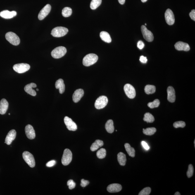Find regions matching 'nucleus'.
Masks as SVG:
<instances>
[{
    "mask_svg": "<svg viewBox=\"0 0 195 195\" xmlns=\"http://www.w3.org/2000/svg\"><path fill=\"white\" fill-rule=\"evenodd\" d=\"M98 56L94 53H89L84 57L82 63L84 66L89 67L94 64L98 60Z\"/></svg>",
    "mask_w": 195,
    "mask_h": 195,
    "instance_id": "f257e3e1",
    "label": "nucleus"
},
{
    "mask_svg": "<svg viewBox=\"0 0 195 195\" xmlns=\"http://www.w3.org/2000/svg\"><path fill=\"white\" fill-rule=\"evenodd\" d=\"M68 29L66 27H55L51 31V34L53 37H60L64 36L68 33Z\"/></svg>",
    "mask_w": 195,
    "mask_h": 195,
    "instance_id": "f03ea898",
    "label": "nucleus"
},
{
    "mask_svg": "<svg viewBox=\"0 0 195 195\" xmlns=\"http://www.w3.org/2000/svg\"><path fill=\"white\" fill-rule=\"evenodd\" d=\"M67 53L66 48L59 46L53 49L51 53L52 56L55 59H59L64 56Z\"/></svg>",
    "mask_w": 195,
    "mask_h": 195,
    "instance_id": "7ed1b4c3",
    "label": "nucleus"
},
{
    "mask_svg": "<svg viewBox=\"0 0 195 195\" xmlns=\"http://www.w3.org/2000/svg\"><path fill=\"white\" fill-rule=\"evenodd\" d=\"M6 39L10 44L14 46L18 45L20 43V39L18 36L12 32L7 33L5 36Z\"/></svg>",
    "mask_w": 195,
    "mask_h": 195,
    "instance_id": "20e7f679",
    "label": "nucleus"
},
{
    "mask_svg": "<svg viewBox=\"0 0 195 195\" xmlns=\"http://www.w3.org/2000/svg\"><path fill=\"white\" fill-rule=\"evenodd\" d=\"M24 160L31 168L35 166V161L33 155L28 151H25L22 153Z\"/></svg>",
    "mask_w": 195,
    "mask_h": 195,
    "instance_id": "39448f33",
    "label": "nucleus"
},
{
    "mask_svg": "<svg viewBox=\"0 0 195 195\" xmlns=\"http://www.w3.org/2000/svg\"><path fill=\"white\" fill-rule=\"evenodd\" d=\"M72 154L71 151L69 149H65L64 151L62 159V164L67 165L70 164L72 161Z\"/></svg>",
    "mask_w": 195,
    "mask_h": 195,
    "instance_id": "423d86ee",
    "label": "nucleus"
},
{
    "mask_svg": "<svg viewBox=\"0 0 195 195\" xmlns=\"http://www.w3.org/2000/svg\"><path fill=\"white\" fill-rule=\"evenodd\" d=\"M30 66L27 63H19L13 65V68L15 72L19 73H22L28 71Z\"/></svg>",
    "mask_w": 195,
    "mask_h": 195,
    "instance_id": "0eeeda50",
    "label": "nucleus"
},
{
    "mask_svg": "<svg viewBox=\"0 0 195 195\" xmlns=\"http://www.w3.org/2000/svg\"><path fill=\"white\" fill-rule=\"evenodd\" d=\"M108 102V99L106 96H101L96 100L95 103V107L97 109H101L106 106Z\"/></svg>",
    "mask_w": 195,
    "mask_h": 195,
    "instance_id": "6e6552de",
    "label": "nucleus"
},
{
    "mask_svg": "<svg viewBox=\"0 0 195 195\" xmlns=\"http://www.w3.org/2000/svg\"><path fill=\"white\" fill-rule=\"evenodd\" d=\"M124 90L128 97L130 99L135 98L136 92L135 89L130 84H126L124 86Z\"/></svg>",
    "mask_w": 195,
    "mask_h": 195,
    "instance_id": "1a4fd4ad",
    "label": "nucleus"
},
{
    "mask_svg": "<svg viewBox=\"0 0 195 195\" xmlns=\"http://www.w3.org/2000/svg\"><path fill=\"white\" fill-rule=\"evenodd\" d=\"M141 32L144 39L149 42H151L153 40V34L151 31L148 30L145 25L141 27Z\"/></svg>",
    "mask_w": 195,
    "mask_h": 195,
    "instance_id": "9d476101",
    "label": "nucleus"
},
{
    "mask_svg": "<svg viewBox=\"0 0 195 195\" xmlns=\"http://www.w3.org/2000/svg\"><path fill=\"white\" fill-rule=\"evenodd\" d=\"M165 18L167 23L168 25H171L175 23V17L171 10L170 9L167 10L165 13Z\"/></svg>",
    "mask_w": 195,
    "mask_h": 195,
    "instance_id": "9b49d317",
    "label": "nucleus"
},
{
    "mask_svg": "<svg viewBox=\"0 0 195 195\" xmlns=\"http://www.w3.org/2000/svg\"><path fill=\"white\" fill-rule=\"evenodd\" d=\"M51 6L49 4H47L41 10L38 15V18L39 20L44 19L49 15L51 10Z\"/></svg>",
    "mask_w": 195,
    "mask_h": 195,
    "instance_id": "f8f14e48",
    "label": "nucleus"
},
{
    "mask_svg": "<svg viewBox=\"0 0 195 195\" xmlns=\"http://www.w3.org/2000/svg\"><path fill=\"white\" fill-rule=\"evenodd\" d=\"M64 122L67 129L69 130L75 131L77 129V125L72 119L69 117L65 116L64 118Z\"/></svg>",
    "mask_w": 195,
    "mask_h": 195,
    "instance_id": "ddd939ff",
    "label": "nucleus"
},
{
    "mask_svg": "<svg viewBox=\"0 0 195 195\" xmlns=\"http://www.w3.org/2000/svg\"><path fill=\"white\" fill-rule=\"evenodd\" d=\"M26 135L29 139H33L36 137V133L33 127L30 125H27L25 128Z\"/></svg>",
    "mask_w": 195,
    "mask_h": 195,
    "instance_id": "4468645a",
    "label": "nucleus"
},
{
    "mask_svg": "<svg viewBox=\"0 0 195 195\" xmlns=\"http://www.w3.org/2000/svg\"><path fill=\"white\" fill-rule=\"evenodd\" d=\"M175 47L176 50L179 51H188L190 50V47L188 44L181 41H179L176 43L175 45Z\"/></svg>",
    "mask_w": 195,
    "mask_h": 195,
    "instance_id": "2eb2a0df",
    "label": "nucleus"
},
{
    "mask_svg": "<svg viewBox=\"0 0 195 195\" xmlns=\"http://www.w3.org/2000/svg\"><path fill=\"white\" fill-rule=\"evenodd\" d=\"M167 99L170 102H175L176 99L175 89L172 87H169L167 88Z\"/></svg>",
    "mask_w": 195,
    "mask_h": 195,
    "instance_id": "dca6fc26",
    "label": "nucleus"
},
{
    "mask_svg": "<svg viewBox=\"0 0 195 195\" xmlns=\"http://www.w3.org/2000/svg\"><path fill=\"white\" fill-rule=\"evenodd\" d=\"M16 136V131L14 129L10 130L7 135L5 143L7 145H11L12 142L15 139Z\"/></svg>",
    "mask_w": 195,
    "mask_h": 195,
    "instance_id": "f3484780",
    "label": "nucleus"
},
{
    "mask_svg": "<svg viewBox=\"0 0 195 195\" xmlns=\"http://www.w3.org/2000/svg\"><path fill=\"white\" fill-rule=\"evenodd\" d=\"M84 91L81 89L76 90L74 93L72 99L75 103H77L80 101L81 98L84 96Z\"/></svg>",
    "mask_w": 195,
    "mask_h": 195,
    "instance_id": "a211bd4d",
    "label": "nucleus"
},
{
    "mask_svg": "<svg viewBox=\"0 0 195 195\" xmlns=\"http://www.w3.org/2000/svg\"><path fill=\"white\" fill-rule=\"evenodd\" d=\"M36 87H37V85L36 84L34 83H31L25 86L24 90L27 94L32 96H35L37 94H36V91L33 88Z\"/></svg>",
    "mask_w": 195,
    "mask_h": 195,
    "instance_id": "6ab92c4d",
    "label": "nucleus"
},
{
    "mask_svg": "<svg viewBox=\"0 0 195 195\" xmlns=\"http://www.w3.org/2000/svg\"><path fill=\"white\" fill-rule=\"evenodd\" d=\"M122 186L118 184H113L110 185L107 187V190L110 193H117L122 190Z\"/></svg>",
    "mask_w": 195,
    "mask_h": 195,
    "instance_id": "aec40b11",
    "label": "nucleus"
},
{
    "mask_svg": "<svg viewBox=\"0 0 195 195\" xmlns=\"http://www.w3.org/2000/svg\"><path fill=\"white\" fill-rule=\"evenodd\" d=\"M17 15L16 11H9L8 10H4L0 13V16L5 19H10L13 18Z\"/></svg>",
    "mask_w": 195,
    "mask_h": 195,
    "instance_id": "412c9836",
    "label": "nucleus"
},
{
    "mask_svg": "<svg viewBox=\"0 0 195 195\" xmlns=\"http://www.w3.org/2000/svg\"><path fill=\"white\" fill-rule=\"evenodd\" d=\"M8 107V103L6 99H3L0 102V114L4 115L6 113Z\"/></svg>",
    "mask_w": 195,
    "mask_h": 195,
    "instance_id": "4be33fe9",
    "label": "nucleus"
},
{
    "mask_svg": "<svg viewBox=\"0 0 195 195\" xmlns=\"http://www.w3.org/2000/svg\"><path fill=\"white\" fill-rule=\"evenodd\" d=\"M55 86L56 89H59L60 94H62L64 93L65 90V85L63 79H59L57 80Z\"/></svg>",
    "mask_w": 195,
    "mask_h": 195,
    "instance_id": "5701e85b",
    "label": "nucleus"
},
{
    "mask_svg": "<svg viewBox=\"0 0 195 195\" xmlns=\"http://www.w3.org/2000/svg\"><path fill=\"white\" fill-rule=\"evenodd\" d=\"M103 141L101 140L97 139L91 145L90 150L91 151H96L100 147L103 145Z\"/></svg>",
    "mask_w": 195,
    "mask_h": 195,
    "instance_id": "b1692460",
    "label": "nucleus"
},
{
    "mask_svg": "<svg viewBox=\"0 0 195 195\" xmlns=\"http://www.w3.org/2000/svg\"><path fill=\"white\" fill-rule=\"evenodd\" d=\"M100 36L101 39L104 42L108 43L111 42V38L108 33L105 32V31H103L100 33Z\"/></svg>",
    "mask_w": 195,
    "mask_h": 195,
    "instance_id": "393cba45",
    "label": "nucleus"
},
{
    "mask_svg": "<svg viewBox=\"0 0 195 195\" xmlns=\"http://www.w3.org/2000/svg\"><path fill=\"white\" fill-rule=\"evenodd\" d=\"M105 128L109 133H113L114 131V127L113 120H109L108 121L105 125Z\"/></svg>",
    "mask_w": 195,
    "mask_h": 195,
    "instance_id": "a878e982",
    "label": "nucleus"
},
{
    "mask_svg": "<svg viewBox=\"0 0 195 195\" xmlns=\"http://www.w3.org/2000/svg\"><path fill=\"white\" fill-rule=\"evenodd\" d=\"M118 160L119 163L122 166H124L127 162L126 155L123 153L120 152L118 154Z\"/></svg>",
    "mask_w": 195,
    "mask_h": 195,
    "instance_id": "bb28decb",
    "label": "nucleus"
},
{
    "mask_svg": "<svg viewBox=\"0 0 195 195\" xmlns=\"http://www.w3.org/2000/svg\"><path fill=\"white\" fill-rule=\"evenodd\" d=\"M126 151L128 155L132 157H134L135 155V151L133 148L131 147L130 145L126 143L125 145Z\"/></svg>",
    "mask_w": 195,
    "mask_h": 195,
    "instance_id": "cd10ccee",
    "label": "nucleus"
},
{
    "mask_svg": "<svg viewBox=\"0 0 195 195\" xmlns=\"http://www.w3.org/2000/svg\"><path fill=\"white\" fill-rule=\"evenodd\" d=\"M144 90L145 92L147 94H153L156 91V87L154 85H148L145 86Z\"/></svg>",
    "mask_w": 195,
    "mask_h": 195,
    "instance_id": "c85d7f7f",
    "label": "nucleus"
},
{
    "mask_svg": "<svg viewBox=\"0 0 195 195\" xmlns=\"http://www.w3.org/2000/svg\"><path fill=\"white\" fill-rule=\"evenodd\" d=\"M143 133L146 135L152 136L156 132V129L155 128H148L146 129H143Z\"/></svg>",
    "mask_w": 195,
    "mask_h": 195,
    "instance_id": "c756f323",
    "label": "nucleus"
},
{
    "mask_svg": "<svg viewBox=\"0 0 195 195\" xmlns=\"http://www.w3.org/2000/svg\"><path fill=\"white\" fill-rule=\"evenodd\" d=\"M143 120L148 123H152L154 121V117L151 113H145Z\"/></svg>",
    "mask_w": 195,
    "mask_h": 195,
    "instance_id": "7c9ffc66",
    "label": "nucleus"
},
{
    "mask_svg": "<svg viewBox=\"0 0 195 195\" xmlns=\"http://www.w3.org/2000/svg\"><path fill=\"white\" fill-rule=\"evenodd\" d=\"M72 13L71 8L69 7H65L63 8L62 11V15L63 16L67 18L70 16L72 15Z\"/></svg>",
    "mask_w": 195,
    "mask_h": 195,
    "instance_id": "2f4dec72",
    "label": "nucleus"
},
{
    "mask_svg": "<svg viewBox=\"0 0 195 195\" xmlns=\"http://www.w3.org/2000/svg\"><path fill=\"white\" fill-rule=\"evenodd\" d=\"M102 1V0H92L90 5L91 9L93 10L96 9L101 4Z\"/></svg>",
    "mask_w": 195,
    "mask_h": 195,
    "instance_id": "473e14b6",
    "label": "nucleus"
},
{
    "mask_svg": "<svg viewBox=\"0 0 195 195\" xmlns=\"http://www.w3.org/2000/svg\"><path fill=\"white\" fill-rule=\"evenodd\" d=\"M106 151L104 148H102L97 151L96 153L97 157L100 159H102L106 157Z\"/></svg>",
    "mask_w": 195,
    "mask_h": 195,
    "instance_id": "72a5a7b5",
    "label": "nucleus"
},
{
    "mask_svg": "<svg viewBox=\"0 0 195 195\" xmlns=\"http://www.w3.org/2000/svg\"><path fill=\"white\" fill-rule=\"evenodd\" d=\"M160 101L158 99H155L153 102H150L148 105L150 108H158L160 105Z\"/></svg>",
    "mask_w": 195,
    "mask_h": 195,
    "instance_id": "f704fd0d",
    "label": "nucleus"
},
{
    "mask_svg": "<svg viewBox=\"0 0 195 195\" xmlns=\"http://www.w3.org/2000/svg\"><path fill=\"white\" fill-rule=\"evenodd\" d=\"M151 189L150 187H146L142 190L139 193V195H149L151 194Z\"/></svg>",
    "mask_w": 195,
    "mask_h": 195,
    "instance_id": "c9c22d12",
    "label": "nucleus"
},
{
    "mask_svg": "<svg viewBox=\"0 0 195 195\" xmlns=\"http://www.w3.org/2000/svg\"><path fill=\"white\" fill-rule=\"evenodd\" d=\"M186 124L185 122L183 121H178L174 122L173 126L175 128H183L185 127Z\"/></svg>",
    "mask_w": 195,
    "mask_h": 195,
    "instance_id": "e433bc0d",
    "label": "nucleus"
},
{
    "mask_svg": "<svg viewBox=\"0 0 195 195\" xmlns=\"http://www.w3.org/2000/svg\"><path fill=\"white\" fill-rule=\"evenodd\" d=\"M194 172V168L192 165H189L188 166V169L187 172V177L190 178L192 176Z\"/></svg>",
    "mask_w": 195,
    "mask_h": 195,
    "instance_id": "4c0bfd02",
    "label": "nucleus"
},
{
    "mask_svg": "<svg viewBox=\"0 0 195 195\" xmlns=\"http://www.w3.org/2000/svg\"><path fill=\"white\" fill-rule=\"evenodd\" d=\"M67 185L69 186V188L70 190L75 188L76 186V183L72 180H70L67 182Z\"/></svg>",
    "mask_w": 195,
    "mask_h": 195,
    "instance_id": "58836bf2",
    "label": "nucleus"
},
{
    "mask_svg": "<svg viewBox=\"0 0 195 195\" xmlns=\"http://www.w3.org/2000/svg\"><path fill=\"white\" fill-rule=\"evenodd\" d=\"M56 162L55 160H52L47 163L46 165L47 167H52L56 164Z\"/></svg>",
    "mask_w": 195,
    "mask_h": 195,
    "instance_id": "ea45409f",
    "label": "nucleus"
},
{
    "mask_svg": "<svg viewBox=\"0 0 195 195\" xmlns=\"http://www.w3.org/2000/svg\"><path fill=\"white\" fill-rule=\"evenodd\" d=\"M89 184V181L88 180H85L84 179H82V180H81V186L82 187H85Z\"/></svg>",
    "mask_w": 195,
    "mask_h": 195,
    "instance_id": "a19ab883",
    "label": "nucleus"
},
{
    "mask_svg": "<svg viewBox=\"0 0 195 195\" xmlns=\"http://www.w3.org/2000/svg\"><path fill=\"white\" fill-rule=\"evenodd\" d=\"M145 46L144 43L142 41H139L137 43V47L140 50H142Z\"/></svg>",
    "mask_w": 195,
    "mask_h": 195,
    "instance_id": "79ce46f5",
    "label": "nucleus"
},
{
    "mask_svg": "<svg viewBox=\"0 0 195 195\" xmlns=\"http://www.w3.org/2000/svg\"><path fill=\"white\" fill-rule=\"evenodd\" d=\"M189 16L191 18V19L195 21V10H193L191 11L190 13H189Z\"/></svg>",
    "mask_w": 195,
    "mask_h": 195,
    "instance_id": "37998d69",
    "label": "nucleus"
},
{
    "mask_svg": "<svg viewBox=\"0 0 195 195\" xmlns=\"http://www.w3.org/2000/svg\"><path fill=\"white\" fill-rule=\"evenodd\" d=\"M139 60L143 63H146L148 61L146 57H145L143 56H140V58L139 59Z\"/></svg>",
    "mask_w": 195,
    "mask_h": 195,
    "instance_id": "c03bdc74",
    "label": "nucleus"
},
{
    "mask_svg": "<svg viewBox=\"0 0 195 195\" xmlns=\"http://www.w3.org/2000/svg\"><path fill=\"white\" fill-rule=\"evenodd\" d=\"M141 144H142V146L143 147V148H144V149L147 150V151L149 149V146H148V144H147L145 142V141H142V142H141Z\"/></svg>",
    "mask_w": 195,
    "mask_h": 195,
    "instance_id": "a18cd8bd",
    "label": "nucleus"
},
{
    "mask_svg": "<svg viewBox=\"0 0 195 195\" xmlns=\"http://www.w3.org/2000/svg\"><path fill=\"white\" fill-rule=\"evenodd\" d=\"M119 2L121 4H124L125 3V0H118Z\"/></svg>",
    "mask_w": 195,
    "mask_h": 195,
    "instance_id": "49530a36",
    "label": "nucleus"
},
{
    "mask_svg": "<svg viewBox=\"0 0 195 195\" xmlns=\"http://www.w3.org/2000/svg\"><path fill=\"white\" fill-rule=\"evenodd\" d=\"M175 195H180L181 194H180V193H179V192H176L175 194H174Z\"/></svg>",
    "mask_w": 195,
    "mask_h": 195,
    "instance_id": "de8ad7c7",
    "label": "nucleus"
},
{
    "mask_svg": "<svg viewBox=\"0 0 195 195\" xmlns=\"http://www.w3.org/2000/svg\"><path fill=\"white\" fill-rule=\"evenodd\" d=\"M141 1H142V2L144 3L146 2V1H148V0H141Z\"/></svg>",
    "mask_w": 195,
    "mask_h": 195,
    "instance_id": "09e8293b",
    "label": "nucleus"
},
{
    "mask_svg": "<svg viewBox=\"0 0 195 195\" xmlns=\"http://www.w3.org/2000/svg\"><path fill=\"white\" fill-rule=\"evenodd\" d=\"M36 90H37V91H38L39 90V89H36Z\"/></svg>",
    "mask_w": 195,
    "mask_h": 195,
    "instance_id": "8fccbe9b",
    "label": "nucleus"
},
{
    "mask_svg": "<svg viewBox=\"0 0 195 195\" xmlns=\"http://www.w3.org/2000/svg\"><path fill=\"white\" fill-rule=\"evenodd\" d=\"M145 25H147V24H146V23L145 24Z\"/></svg>",
    "mask_w": 195,
    "mask_h": 195,
    "instance_id": "3c124183",
    "label": "nucleus"
}]
</instances>
